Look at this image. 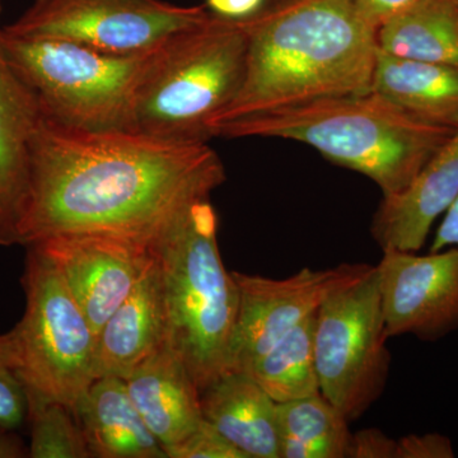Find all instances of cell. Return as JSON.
<instances>
[{
  "label": "cell",
  "mask_w": 458,
  "mask_h": 458,
  "mask_svg": "<svg viewBox=\"0 0 458 458\" xmlns=\"http://www.w3.org/2000/svg\"><path fill=\"white\" fill-rule=\"evenodd\" d=\"M377 41L382 53L458 69L456 0H427L379 27Z\"/></svg>",
  "instance_id": "20"
},
{
  "label": "cell",
  "mask_w": 458,
  "mask_h": 458,
  "mask_svg": "<svg viewBox=\"0 0 458 458\" xmlns=\"http://www.w3.org/2000/svg\"><path fill=\"white\" fill-rule=\"evenodd\" d=\"M212 14L205 5L182 7L164 0H33L3 31L129 56L152 50L168 36L200 25Z\"/></svg>",
  "instance_id": "9"
},
{
  "label": "cell",
  "mask_w": 458,
  "mask_h": 458,
  "mask_svg": "<svg viewBox=\"0 0 458 458\" xmlns=\"http://www.w3.org/2000/svg\"><path fill=\"white\" fill-rule=\"evenodd\" d=\"M207 143L82 131L44 113L22 246L65 233L150 242L177 214L225 183V165Z\"/></svg>",
  "instance_id": "1"
},
{
  "label": "cell",
  "mask_w": 458,
  "mask_h": 458,
  "mask_svg": "<svg viewBox=\"0 0 458 458\" xmlns=\"http://www.w3.org/2000/svg\"><path fill=\"white\" fill-rule=\"evenodd\" d=\"M396 441L378 429L360 430L352 434L351 454L355 458H394Z\"/></svg>",
  "instance_id": "27"
},
{
  "label": "cell",
  "mask_w": 458,
  "mask_h": 458,
  "mask_svg": "<svg viewBox=\"0 0 458 458\" xmlns=\"http://www.w3.org/2000/svg\"><path fill=\"white\" fill-rule=\"evenodd\" d=\"M56 265L96 334L153 261L149 242L111 233H65L31 243Z\"/></svg>",
  "instance_id": "12"
},
{
  "label": "cell",
  "mask_w": 458,
  "mask_h": 458,
  "mask_svg": "<svg viewBox=\"0 0 458 458\" xmlns=\"http://www.w3.org/2000/svg\"><path fill=\"white\" fill-rule=\"evenodd\" d=\"M129 394L162 447L189 436L203 420L200 391L165 343L125 379Z\"/></svg>",
  "instance_id": "16"
},
{
  "label": "cell",
  "mask_w": 458,
  "mask_h": 458,
  "mask_svg": "<svg viewBox=\"0 0 458 458\" xmlns=\"http://www.w3.org/2000/svg\"><path fill=\"white\" fill-rule=\"evenodd\" d=\"M5 56L40 101L42 110L71 128L129 131L132 90L146 51L116 56L74 42L9 36Z\"/></svg>",
  "instance_id": "7"
},
{
  "label": "cell",
  "mask_w": 458,
  "mask_h": 458,
  "mask_svg": "<svg viewBox=\"0 0 458 458\" xmlns=\"http://www.w3.org/2000/svg\"><path fill=\"white\" fill-rule=\"evenodd\" d=\"M315 321L316 315L304 319L242 372L276 403L321 394L313 343Z\"/></svg>",
  "instance_id": "22"
},
{
  "label": "cell",
  "mask_w": 458,
  "mask_h": 458,
  "mask_svg": "<svg viewBox=\"0 0 458 458\" xmlns=\"http://www.w3.org/2000/svg\"><path fill=\"white\" fill-rule=\"evenodd\" d=\"M349 421L321 394L278 403L280 458H345Z\"/></svg>",
  "instance_id": "21"
},
{
  "label": "cell",
  "mask_w": 458,
  "mask_h": 458,
  "mask_svg": "<svg viewBox=\"0 0 458 458\" xmlns=\"http://www.w3.org/2000/svg\"><path fill=\"white\" fill-rule=\"evenodd\" d=\"M456 131L417 119L369 90L237 117L216 126L212 137L301 141L391 197L408 188Z\"/></svg>",
  "instance_id": "3"
},
{
  "label": "cell",
  "mask_w": 458,
  "mask_h": 458,
  "mask_svg": "<svg viewBox=\"0 0 458 458\" xmlns=\"http://www.w3.org/2000/svg\"><path fill=\"white\" fill-rule=\"evenodd\" d=\"M0 14H2V2H0Z\"/></svg>",
  "instance_id": "32"
},
{
  "label": "cell",
  "mask_w": 458,
  "mask_h": 458,
  "mask_svg": "<svg viewBox=\"0 0 458 458\" xmlns=\"http://www.w3.org/2000/svg\"><path fill=\"white\" fill-rule=\"evenodd\" d=\"M25 312L9 330L26 393L73 410L96 376L98 334L40 247L26 246Z\"/></svg>",
  "instance_id": "6"
},
{
  "label": "cell",
  "mask_w": 458,
  "mask_h": 458,
  "mask_svg": "<svg viewBox=\"0 0 458 458\" xmlns=\"http://www.w3.org/2000/svg\"><path fill=\"white\" fill-rule=\"evenodd\" d=\"M388 337L438 342L458 328V247L417 255L385 250L376 267Z\"/></svg>",
  "instance_id": "11"
},
{
  "label": "cell",
  "mask_w": 458,
  "mask_h": 458,
  "mask_svg": "<svg viewBox=\"0 0 458 458\" xmlns=\"http://www.w3.org/2000/svg\"><path fill=\"white\" fill-rule=\"evenodd\" d=\"M456 2H457V4H458V0H456Z\"/></svg>",
  "instance_id": "33"
},
{
  "label": "cell",
  "mask_w": 458,
  "mask_h": 458,
  "mask_svg": "<svg viewBox=\"0 0 458 458\" xmlns=\"http://www.w3.org/2000/svg\"><path fill=\"white\" fill-rule=\"evenodd\" d=\"M372 265L340 264L331 269L298 271L285 279L232 271L240 288V312L229 354V372H243L331 295L366 276Z\"/></svg>",
  "instance_id": "10"
},
{
  "label": "cell",
  "mask_w": 458,
  "mask_h": 458,
  "mask_svg": "<svg viewBox=\"0 0 458 458\" xmlns=\"http://www.w3.org/2000/svg\"><path fill=\"white\" fill-rule=\"evenodd\" d=\"M448 247H458V195L445 212L441 225L437 229L430 245V252L441 251Z\"/></svg>",
  "instance_id": "29"
},
{
  "label": "cell",
  "mask_w": 458,
  "mask_h": 458,
  "mask_svg": "<svg viewBox=\"0 0 458 458\" xmlns=\"http://www.w3.org/2000/svg\"><path fill=\"white\" fill-rule=\"evenodd\" d=\"M201 414L247 458H280L278 403L246 373H225L200 393Z\"/></svg>",
  "instance_id": "17"
},
{
  "label": "cell",
  "mask_w": 458,
  "mask_h": 458,
  "mask_svg": "<svg viewBox=\"0 0 458 458\" xmlns=\"http://www.w3.org/2000/svg\"><path fill=\"white\" fill-rule=\"evenodd\" d=\"M29 457L90 458L82 428L64 403L26 393Z\"/></svg>",
  "instance_id": "23"
},
{
  "label": "cell",
  "mask_w": 458,
  "mask_h": 458,
  "mask_svg": "<svg viewBox=\"0 0 458 458\" xmlns=\"http://www.w3.org/2000/svg\"><path fill=\"white\" fill-rule=\"evenodd\" d=\"M29 457V445L17 430L0 426V458Z\"/></svg>",
  "instance_id": "31"
},
{
  "label": "cell",
  "mask_w": 458,
  "mask_h": 458,
  "mask_svg": "<svg viewBox=\"0 0 458 458\" xmlns=\"http://www.w3.org/2000/svg\"><path fill=\"white\" fill-rule=\"evenodd\" d=\"M360 11L379 29L393 18L401 16L427 0H357Z\"/></svg>",
  "instance_id": "28"
},
{
  "label": "cell",
  "mask_w": 458,
  "mask_h": 458,
  "mask_svg": "<svg viewBox=\"0 0 458 458\" xmlns=\"http://www.w3.org/2000/svg\"><path fill=\"white\" fill-rule=\"evenodd\" d=\"M27 419L26 388L17 370L11 334H0V426L18 430Z\"/></svg>",
  "instance_id": "24"
},
{
  "label": "cell",
  "mask_w": 458,
  "mask_h": 458,
  "mask_svg": "<svg viewBox=\"0 0 458 458\" xmlns=\"http://www.w3.org/2000/svg\"><path fill=\"white\" fill-rule=\"evenodd\" d=\"M165 452L167 458H247L205 419L185 438L165 447Z\"/></svg>",
  "instance_id": "25"
},
{
  "label": "cell",
  "mask_w": 458,
  "mask_h": 458,
  "mask_svg": "<svg viewBox=\"0 0 458 458\" xmlns=\"http://www.w3.org/2000/svg\"><path fill=\"white\" fill-rule=\"evenodd\" d=\"M376 267L331 295L316 313V369L319 391L349 423L384 394L391 354Z\"/></svg>",
  "instance_id": "8"
},
{
  "label": "cell",
  "mask_w": 458,
  "mask_h": 458,
  "mask_svg": "<svg viewBox=\"0 0 458 458\" xmlns=\"http://www.w3.org/2000/svg\"><path fill=\"white\" fill-rule=\"evenodd\" d=\"M2 33V27H0ZM40 101L11 65L0 35V246H22Z\"/></svg>",
  "instance_id": "13"
},
{
  "label": "cell",
  "mask_w": 458,
  "mask_h": 458,
  "mask_svg": "<svg viewBox=\"0 0 458 458\" xmlns=\"http://www.w3.org/2000/svg\"><path fill=\"white\" fill-rule=\"evenodd\" d=\"M264 0H208L214 14L228 18L250 16L260 8Z\"/></svg>",
  "instance_id": "30"
},
{
  "label": "cell",
  "mask_w": 458,
  "mask_h": 458,
  "mask_svg": "<svg viewBox=\"0 0 458 458\" xmlns=\"http://www.w3.org/2000/svg\"><path fill=\"white\" fill-rule=\"evenodd\" d=\"M372 90L423 122L458 129V69L378 51Z\"/></svg>",
  "instance_id": "19"
},
{
  "label": "cell",
  "mask_w": 458,
  "mask_h": 458,
  "mask_svg": "<svg viewBox=\"0 0 458 458\" xmlns=\"http://www.w3.org/2000/svg\"><path fill=\"white\" fill-rule=\"evenodd\" d=\"M73 412L90 458H167L132 403L125 379L96 378Z\"/></svg>",
  "instance_id": "18"
},
{
  "label": "cell",
  "mask_w": 458,
  "mask_h": 458,
  "mask_svg": "<svg viewBox=\"0 0 458 458\" xmlns=\"http://www.w3.org/2000/svg\"><path fill=\"white\" fill-rule=\"evenodd\" d=\"M458 195V129L421 168L408 188L384 197L373 216L370 233L384 250L418 252L434 222Z\"/></svg>",
  "instance_id": "14"
},
{
  "label": "cell",
  "mask_w": 458,
  "mask_h": 458,
  "mask_svg": "<svg viewBox=\"0 0 458 458\" xmlns=\"http://www.w3.org/2000/svg\"><path fill=\"white\" fill-rule=\"evenodd\" d=\"M216 232L207 199L177 214L149 242L164 285L168 345L200 393L229 372L240 312V288L223 264Z\"/></svg>",
  "instance_id": "5"
},
{
  "label": "cell",
  "mask_w": 458,
  "mask_h": 458,
  "mask_svg": "<svg viewBox=\"0 0 458 458\" xmlns=\"http://www.w3.org/2000/svg\"><path fill=\"white\" fill-rule=\"evenodd\" d=\"M242 23L245 80L210 135L237 117L372 90L378 29L357 0H265Z\"/></svg>",
  "instance_id": "2"
},
{
  "label": "cell",
  "mask_w": 458,
  "mask_h": 458,
  "mask_svg": "<svg viewBox=\"0 0 458 458\" xmlns=\"http://www.w3.org/2000/svg\"><path fill=\"white\" fill-rule=\"evenodd\" d=\"M242 18L212 14L147 54L129 131L172 141H208L210 125L240 92L246 73Z\"/></svg>",
  "instance_id": "4"
},
{
  "label": "cell",
  "mask_w": 458,
  "mask_h": 458,
  "mask_svg": "<svg viewBox=\"0 0 458 458\" xmlns=\"http://www.w3.org/2000/svg\"><path fill=\"white\" fill-rule=\"evenodd\" d=\"M454 456V447L450 439L442 434H409L396 441L394 458H451Z\"/></svg>",
  "instance_id": "26"
},
{
  "label": "cell",
  "mask_w": 458,
  "mask_h": 458,
  "mask_svg": "<svg viewBox=\"0 0 458 458\" xmlns=\"http://www.w3.org/2000/svg\"><path fill=\"white\" fill-rule=\"evenodd\" d=\"M167 340L164 285L153 255L140 283L98 334L96 376L126 379Z\"/></svg>",
  "instance_id": "15"
}]
</instances>
